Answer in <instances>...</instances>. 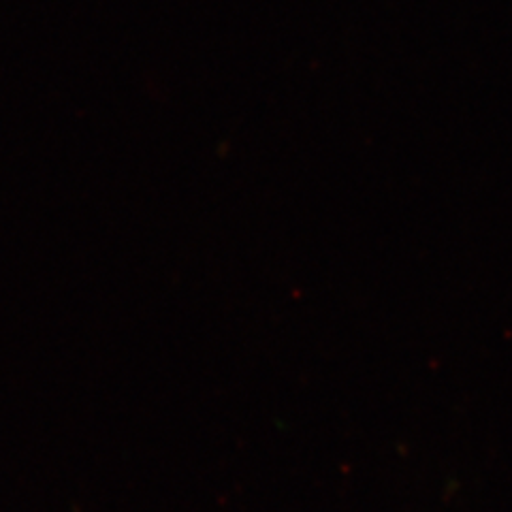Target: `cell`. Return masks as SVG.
I'll return each instance as SVG.
<instances>
[]
</instances>
